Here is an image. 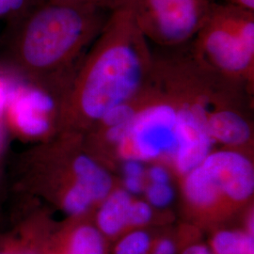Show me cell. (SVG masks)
I'll use <instances>...</instances> for the list:
<instances>
[{
  "label": "cell",
  "mask_w": 254,
  "mask_h": 254,
  "mask_svg": "<svg viewBox=\"0 0 254 254\" xmlns=\"http://www.w3.org/2000/svg\"><path fill=\"white\" fill-rule=\"evenodd\" d=\"M6 94L4 91L2 90V88H0V114L2 112V110L4 109L5 106V102H6Z\"/></svg>",
  "instance_id": "7402d4cb"
},
{
  "label": "cell",
  "mask_w": 254,
  "mask_h": 254,
  "mask_svg": "<svg viewBox=\"0 0 254 254\" xmlns=\"http://www.w3.org/2000/svg\"><path fill=\"white\" fill-rule=\"evenodd\" d=\"M190 46L214 70L254 91V10L213 2Z\"/></svg>",
  "instance_id": "5b68a950"
},
{
  "label": "cell",
  "mask_w": 254,
  "mask_h": 254,
  "mask_svg": "<svg viewBox=\"0 0 254 254\" xmlns=\"http://www.w3.org/2000/svg\"><path fill=\"white\" fill-rule=\"evenodd\" d=\"M49 2H56L76 7L102 9L106 11H112L119 7L124 0H45Z\"/></svg>",
  "instance_id": "9a60e30c"
},
{
  "label": "cell",
  "mask_w": 254,
  "mask_h": 254,
  "mask_svg": "<svg viewBox=\"0 0 254 254\" xmlns=\"http://www.w3.org/2000/svg\"><path fill=\"white\" fill-rule=\"evenodd\" d=\"M152 66L153 50L124 1L109 13L105 27L60 99L59 131L85 134L142 89Z\"/></svg>",
  "instance_id": "6da1fadb"
},
{
  "label": "cell",
  "mask_w": 254,
  "mask_h": 254,
  "mask_svg": "<svg viewBox=\"0 0 254 254\" xmlns=\"http://www.w3.org/2000/svg\"><path fill=\"white\" fill-rule=\"evenodd\" d=\"M151 76L175 110L182 131L204 133L215 145L251 153L254 91L202 62L190 43L153 51Z\"/></svg>",
  "instance_id": "7a4b0ae2"
},
{
  "label": "cell",
  "mask_w": 254,
  "mask_h": 254,
  "mask_svg": "<svg viewBox=\"0 0 254 254\" xmlns=\"http://www.w3.org/2000/svg\"><path fill=\"white\" fill-rule=\"evenodd\" d=\"M54 231V230H53ZM42 254H66L64 252V250L59 246V244L55 241L53 238V233L52 236L50 237L49 241L47 242L46 248Z\"/></svg>",
  "instance_id": "d6986e66"
},
{
  "label": "cell",
  "mask_w": 254,
  "mask_h": 254,
  "mask_svg": "<svg viewBox=\"0 0 254 254\" xmlns=\"http://www.w3.org/2000/svg\"><path fill=\"white\" fill-rule=\"evenodd\" d=\"M215 254H254V233L221 231L212 240Z\"/></svg>",
  "instance_id": "8fae6325"
},
{
  "label": "cell",
  "mask_w": 254,
  "mask_h": 254,
  "mask_svg": "<svg viewBox=\"0 0 254 254\" xmlns=\"http://www.w3.org/2000/svg\"><path fill=\"white\" fill-rule=\"evenodd\" d=\"M2 177H1V173H0V201H1V196H2Z\"/></svg>",
  "instance_id": "603a6c76"
},
{
  "label": "cell",
  "mask_w": 254,
  "mask_h": 254,
  "mask_svg": "<svg viewBox=\"0 0 254 254\" xmlns=\"http://www.w3.org/2000/svg\"><path fill=\"white\" fill-rule=\"evenodd\" d=\"M149 44L158 48L185 46L208 18L211 0H124Z\"/></svg>",
  "instance_id": "8992f818"
},
{
  "label": "cell",
  "mask_w": 254,
  "mask_h": 254,
  "mask_svg": "<svg viewBox=\"0 0 254 254\" xmlns=\"http://www.w3.org/2000/svg\"><path fill=\"white\" fill-rule=\"evenodd\" d=\"M15 190L21 195L43 197L59 208L68 192L82 186L96 204L114 189V179L84 144L83 135L60 132L58 138L28 152L22 160Z\"/></svg>",
  "instance_id": "277c9868"
},
{
  "label": "cell",
  "mask_w": 254,
  "mask_h": 254,
  "mask_svg": "<svg viewBox=\"0 0 254 254\" xmlns=\"http://www.w3.org/2000/svg\"><path fill=\"white\" fill-rule=\"evenodd\" d=\"M29 0H0V17L15 13L26 8Z\"/></svg>",
  "instance_id": "2e32d148"
},
{
  "label": "cell",
  "mask_w": 254,
  "mask_h": 254,
  "mask_svg": "<svg viewBox=\"0 0 254 254\" xmlns=\"http://www.w3.org/2000/svg\"><path fill=\"white\" fill-rule=\"evenodd\" d=\"M110 12L45 0L27 12L21 54L46 92L59 91L63 97Z\"/></svg>",
  "instance_id": "3957f363"
},
{
  "label": "cell",
  "mask_w": 254,
  "mask_h": 254,
  "mask_svg": "<svg viewBox=\"0 0 254 254\" xmlns=\"http://www.w3.org/2000/svg\"><path fill=\"white\" fill-rule=\"evenodd\" d=\"M86 216L68 218L53 238L66 254H105L104 235L87 220Z\"/></svg>",
  "instance_id": "ba28073f"
},
{
  "label": "cell",
  "mask_w": 254,
  "mask_h": 254,
  "mask_svg": "<svg viewBox=\"0 0 254 254\" xmlns=\"http://www.w3.org/2000/svg\"><path fill=\"white\" fill-rule=\"evenodd\" d=\"M12 115L17 132L24 137L30 139L43 138L51 130V124L42 113L28 108L16 99L12 102Z\"/></svg>",
  "instance_id": "30bf717a"
},
{
  "label": "cell",
  "mask_w": 254,
  "mask_h": 254,
  "mask_svg": "<svg viewBox=\"0 0 254 254\" xmlns=\"http://www.w3.org/2000/svg\"><path fill=\"white\" fill-rule=\"evenodd\" d=\"M184 254H213L206 247L201 245L192 246L187 249Z\"/></svg>",
  "instance_id": "44dd1931"
},
{
  "label": "cell",
  "mask_w": 254,
  "mask_h": 254,
  "mask_svg": "<svg viewBox=\"0 0 254 254\" xmlns=\"http://www.w3.org/2000/svg\"><path fill=\"white\" fill-rule=\"evenodd\" d=\"M132 201L131 194L125 189L113 190L101 201L95 221L104 236H117L128 226V212Z\"/></svg>",
  "instance_id": "9c48e42d"
},
{
  "label": "cell",
  "mask_w": 254,
  "mask_h": 254,
  "mask_svg": "<svg viewBox=\"0 0 254 254\" xmlns=\"http://www.w3.org/2000/svg\"><path fill=\"white\" fill-rule=\"evenodd\" d=\"M176 247L171 239H162L155 247L152 254H175Z\"/></svg>",
  "instance_id": "e0dca14e"
},
{
  "label": "cell",
  "mask_w": 254,
  "mask_h": 254,
  "mask_svg": "<svg viewBox=\"0 0 254 254\" xmlns=\"http://www.w3.org/2000/svg\"><path fill=\"white\" fill-rule=\"evenodd\" d=\"M150 177L153 184H167L169 183V174L168 172L161 166H155L151 173Z\"/></svg>",
  "instance_id": "ac0fdd59"
},
{
  "label": "cell",
  "mask_w": 254,
  "mask_h": 254,
  "mask_svg": "<svg viewBox=\"0 0 254 254\" xmlns=\"http://www.w3.org/2000/svg\"><path fill=\"white\" fill-rule=\"evenodd\" d=\"M222 3L254 11V0H221Z\"/></svg>",
  "instance_id": "ffe728a7"
},
{
  "label": "cell",
  "mask_w": 254,
  "mask_h": 254,
  "mask_svg": "<svg viewBox=\"0 0 254 254\" xmlns=\"http://www.w3.org/2000/svg\"><path fill=\"white\" fill-rule=\"evenodd\" d=\"M151 237L141 230L124 236L115 248V254H149Z\"/></svg>",
  "instance_id": "7c38bea8"
},
{
  "label": "cell",
  "mask_w": 254,
  "mask_h": 254,
  "mask_svg": "<svg viewBox=\"0 0 254 254\" xmlns=\"http://www.w3.org/2000/svg\"><path fill=\"white\" fill-rule=\"evenodd\" d=\"M220 199L249 200L254 191V166L251 153L237 149L213 150L197 165Z\"/></svg>",
  "instance_id": "52a82bcc"
},
{
  "label": "cell",
  "mask_w": 254,
  "mask_h": 254,
  "mask_svg": "<svg viewBox=\"0 0 254 254\" xmlns=\"http://www.w3.org/2000/svg\"><path fill=\"white\" fill-rule=\"evenodd\" d=\"M153 218V209L148 201H132L128 212V225L143 226Z\"/></svg>",
  "instance_id": "5bb4252c"
},
{
  "label": "cell",
  "mask_w": 254,
  "mask_h": 254,
  "mask_svg": "<svg viewBox=\"0 0 254 254\" xmlns=\"http://www.w3.org/2000/svg\"><path fill=\"white\" fill-rule=\"evenodd\" d=\"M147 200L151 206L157 208L167 207L174 199V190L167 184H153L146 190Z\"/></svg>",
  "instance_id": "4fadbf2b"
}]
</instances>
